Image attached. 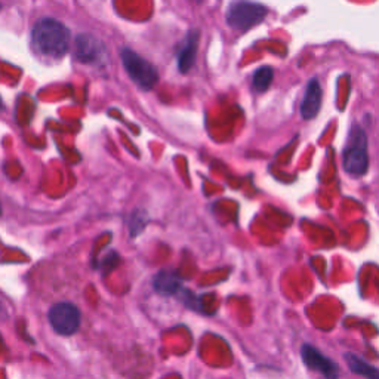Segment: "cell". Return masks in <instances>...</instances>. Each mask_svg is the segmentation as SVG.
I'll return each instance as SVG.
<instances>
[{
	"label": "cell",
	"mask_w": 379,
	"mask_h": 379,
	"mask_svg": "<svg viewBox=\"0 0 379 379\" xmlns=\"http://www.w3.org/2000/svg\"><path fill=\"white\" fill-rule=\"evenodd\" d=\"M301 357H303V361L308 369L319 372L324 379L339 378L338 364L329 357H326L316 347L304 344L303 348H301Z\"/></svg>",
	"instance_id": "6"
},
{
	"label": "cell",
	"mask_w": 379,
	"mask_h": 379,
	"mask_svg": "<svg viewBox=\"0 0 379 379\" xmlns=\"http://www.w3.org/2000/svg\"><path fill=\"white\" fill-rule=\"evenodd\" d=\"M198 46H199V32L190 30L187 33L186 41L181 43L177 52L178 69L181 73H187L188 70H191L195 61V55H198Z\"/></svg>",
	"instance_id": "8"
},
{
	"label": "cell",
	"mask_w": 379,
	"mask_h": 379,
	"mask_svg": "<svg viewBox=\"0 0 379 379\" xmlns=\"http://www.w3.org/2000/svg\"><path fill=\"white\" fill-rule=\"evenodd\" d=\"M123 67L128 73V76L139 89L150 90L154 88V85L159 82V73L154 65L138 55L132 49L125 48L120 52Z\"/></svg>",
	"instance_id": "3"
},
{
	"label": "cell",
	"mask_w": 379,
	"mask_h": 379,
	"mask_svg": "<svg viewBox=\"0 0 379 379\" xmlns=\"http://www.w3.org/2000/svg\"><path fill=\"white\" fill-rule=\"evenodd\" d=\"M146 216V214H141V212H134L132 216H130V233H132L135 230V226H138V233L144 228V224H146V221H144L142 218Z\"/></svg>",
	"instance_id": "13"
},
{
	"label": "cell",
	"mask_w": 379,
	"mask_h": 379,
	"mask_svg": "<svg viewBox=\"0 0 379 379\" xmlns=\"http://www.w3.org/2000/svg\"><path fill=\"white\" fill-rule=\"evenodd\" d=\"M343 165L345 172L354 177H363L369 169L368 138L360 126H352L347 147L344 149Z\"/></svg>",
	"instance_id": "2"
},
{
	"label": "cell",
	"mask_w": 379,
	"mask_h": 379,
	"mask_svg": "<svg viewBox=\"0 0 379 379\" xmlns=\"http://www.w3.org/2000/svg\"><path fill=\"white\" fill-rule=\"evenodd\" d=\"M48 320L57 333L62 336H71L81 328L82 315L81 310L74 304L67 303H58L54 304L48 311Z\"/></svg>",
	"instance_id": "5"
},
{
	"label": "cell",
	"mask_w": 379,
	"mask_h": 379,
	"mask_svg": "<svg viewBox=\"0 0 379 379\" xmlns=\"http://www.w3.org/2000/svg\"><path fill=\"white\" fill-rule=\"evenodd\" d=\"M344 357H345V361H347L348 368L352 373L363 376L364 379H379V369H376L375 366L369 364L361 357L352 354V352H345Z\"/></svg>",
	"instance_id": "10"
},
{
	"label": "cell",
	"mask_w": 379,
	"mask_h": 379,
	"mask_svg": "<svg viewBox=\"0 0 379 379\" xmlns=\"http://www.w3.org/2000/svg\"><path fill=\"white\" fill-rule=\"evenodd\" d=\"M153 283H154V289L162 295H174L179 291V287H181V280L177 274L167 273V271H160L158 276L154 277Z\"/></svg>",
	"instance_id": "11"
},
{
	"label": "cell",
	"mask_w": 379,
	"mask_h": 379,
	"mask_svg": "<svg viewBox=\"0 0 379 379\" xmlns=\"http://www.w3.org/2000/svg\"><path fill=\"white\" fill-rule=\"evenodd\" d=\"M104 55V46L97 37L79 34L74 41V57L85 64H95Z\"/></svg>",
	"instance_id": "7"
},
{
	"label": "cell",
	"mask_w": 379,
	"mask_h": 379,
	"mask_svg": "<svg viewBox=\"0 0 379 379\" xmlns=\"http://www.w3.org/2000/svg\"><path fill=\"white\" fill-rule=\"evenodd\" d=\"M322 106V86L317 79H311L307 85L305 95L301 102V116L305 120H311L319 114Z\"/></svg>",
	"instance_id": "9"
},
{
	"label": "cell",
	"mask_w": 379,
	"mask_h": 379,
	"mask_svg": "<svg viewBox=\"0 0 379 379\" xmlns=\"http://www.w3.org/2000/svg\"><path fill=\"white\" fill-rule=\"evenodd\" d=\"M268 9L254 2H233L228 5L226 12V21L231 29L237 32H246L254 25L264 21Z\"/></svg>",
	"instance_id": "4"
},
{
	"label": "cell",
	"mask_w": 379,
	"mask_h": 379,
	"mask_svg": "<svg viewBox=\"0 0 379 379\" xmlns=\"http://www.w3.org/2000/svg\"><path fill=\"white\" fill-rule=\"evenodd\" d=\"M32 46L43 58L60 60L69 52L70 32L55 18H42L32 30Z\"/></svg>",
	"instance_id": "1"
},
{
	"label": "cell",
	"mask_w": 379,
	"mask_h": 379,
	"mask_svg": "<svg viewBox=\"0 0 379 379\" xmlns=\"http://www.w3.org/2000/svg\"><path fill=\"white\" fill-rule=\"evenodd\" d=\"M274 79V70L271 67H261L252 77V88L255 92H266Z\"/></svg>",
	"instance_id": "12"
}]
</instances>
